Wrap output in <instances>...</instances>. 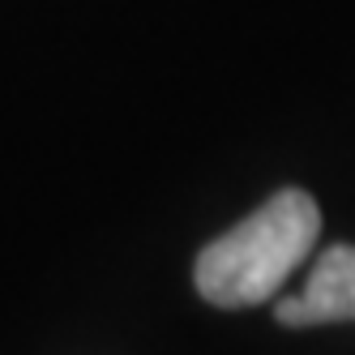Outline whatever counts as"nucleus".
<instances>
[{
	"mask_svg": "<svg viewBox=\"0 0 355 355\" xmlns=\"http://www.w3.org/2000/svg\"><path fill=\"white\" fill-rule=\"evenodd\" d=\"M317 236L321 206L313 193L283 189L197 252L193 283L214 309H257L313 257Z\"/></svg>",
	"mask_w": 355,
	"mask_h": 355,
	"instance_id": "1",
	"label": "nucleus"
},
{
	"mask_svg": "<svg viewBox=\"0 0 355 355\" xmlns=\"http://www.w3.org/2000/svg\"><path fill=\"white\" fill-rule=\"evenodd\" d=\"M283 325H334L355 321V244L325 248L309 270V283L278 300Z\"/></svg>",
	"mask_w": 355,
	"mask_h": 355,
	"instance_id": "2",
	"label": "nucleus"
}]
</instances>
